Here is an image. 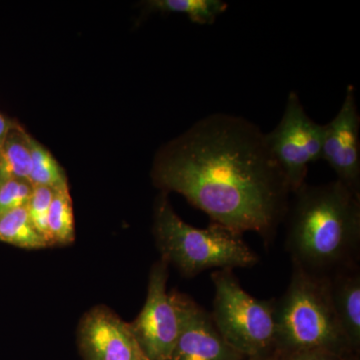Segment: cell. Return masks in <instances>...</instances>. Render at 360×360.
Returning <instances> with one entry per match:
<instances>
[{
	"label": "cell",
	"mask_w": 360,
	"mask_h": 360,
	"mask_svg": "<svg viewBox=\"0 0 360 360\" xmlns=\"http://www.w3.org/2000/svg\"><path fill=\"white\" fill-rule=\"evenodd\" d=\"M33 186L27 180L11 179L0 184V217L23 207L32 196Z\"/></svg>",
	"instance_id": "ac0fdd59"
},
{
	"label": "cell",
	"mask_w": 360,
	"mask_h": 360,
	"mask_svg": "<svg viewBox=\"0 0 360 360\" xmlns=\"http://www.w3.org/2000/svg\"><path fill=\"white\" fill-rule=\"evenodd\" d=\"M11 125L7 122L6 118L0 115V150H1L2 146H4V141H6L7 134H8L9 129H11Z\"/></svg>",
	"instance_id": "ffe728a7"
},
{
	"label": "cell",
	"mask_w": 360,
	"mask_h": 360,
	"mask_svg": "<svg viewBox=\"0 0 360 360\" xmlns=\"http://www.w3.org/2000/svg\"><path fill=\"white\" fill-rule=\"evenodd\" d=\"M347 360H356V356L355 355H350Z\"/></svg>",
	"instance_id": "7402d4cb"
},
{
	"label": "cell",
	"mask_w": 360,
	"mask_h": 360,
	"mask_svg": "<svg viewBox=\"0 0 360 360\" xmlns=\"http://www.w3.org/2000/svg\"><path fill=\"white\" fill-rule=\"evenodd\" d=\"M78 343L84 360H150L131 326L106 307H96L84 315Z\"/></svg>",
	"instance_id": "9c48e42d"
},
{
	"label": "cell",
	"mask_w": 360,
	"mask_h": 360,
	"mask_svg": "<svg viewBox=\"0 0 360 360\" xmlns=\"http://www.w3.org/2000/svg\"><path fill=\"white\" fill-rule=\"evenodd\" d=\"M360 115L354 85H347L335 117L324 124L321 160L333 168L338 181L360 196Z\"/></svg>",
	"instance_id": "ba28073f"
},
{
	"label": "cell",
	"mask_w": 360,
	"mask_h": 360,
	"mask_svg": "<svg viewBox=\"0 0 360 360\" xmlns=\"http://www.w3.org/2000/svg\"><path fill=\"white\" fill-rule=\"evenodd\" d=\"M47 225L51 245H65L75 240V217L68 184L53 189Z\"/></svg>",
	"instance_id": "9a60e30c"
},
{
	"label": "cell",
	"mask_w": 360,
	"mask_h": 360,
	"mask_svg": "<svg viewBox=\"0 0 360 360\" xmlns=\"http://www.w3.org/2000/svg\"><path fill=\"white\" fill-rule=\"evenodd\" d=\"M32 167L27 181L32 186H46L52 189L66 186L65 172L51 153L32 136L30 139Z\"/></svg>",
	"instance_id": "2e32d148"
},
{
	"label": "cell",
	"mask_w": 360,
	"mask_h": 360,
	"mask_svg": "<svg viewBox=\"0 0 360 360\" xmlns=\"http://www.w3.org/2000/svg\"><path fill=\"white\" fill-rule=\"evenodd\" d=\"M153 231L161 258L186 277L212 269H248L259 262L243 234L214 222L206 229L186 224L175 213L165 193L156 200Z\"/></svg>",
	"instance_id": "277c9868"
},
{
	"label": "cell",
	"mask_w": 360,
	"mask_h": 360,
	"mask_svg": "<svg viewBox=\"0 0 360 360\" xmlns=\"http://www.w3.org/2000/svg\"><path fill=\"white\" fill-rule=\"evenodd\" d=\"M168 264L162 258L149 274L146 304L130 323L135 338L150 360H167L182 328L181 293L167 292Z\"/></svg>",
	"instance_id": "52a82bcc"
},
{
	"label": "cell",
	"mask_w": 360,
	"mask_h": 360,
	"mask_svg": "<svg viewBox=\"0 0 360 360\" xmlns=\"http://www.w3.org/2000/svg\"><path fill=\"white\" fill-rule=\"evenodd\" d=\"M243 360H281L278 355L276 352H271V354L264 355H257V356L246 357Z\"/></svg>",
	"instance_id": "44dd1931"
},
{
	"label": "cell",
	"mask_w": 360,
	"mask_h": 360,
	"mask_svg": "<svg viewBox=\"0 0 360 360\" xmlns=\"http://www.w3.org/2000/svg\"><path fill=\"white\" fill-rule=\"evenodd\" d=\"M153 182L181 194L212 222L257 233L269 246L290 201L288 181L265 132L240 116L213 113L158 151Z\"/></svg>",
	"instance_id": "6da1fadb"
},
{
	"label": "cell",
	"mask_w": 360,
	"mask_h": 360,
	"mask_svg": "<svg viewBox=\"0 0 360 360\" xmlns=\"http://www.w3.org/2000/svg\"><path fill=\"white\" fill-rule=\"evenodd\" d=\"M0 241L28 250L49 246L33 226L26 206L0 217Z\"/></svg>",
	"instance_id": "5bb4252c"
},
{
	"label": "cell",
	"mask_w": 360,
	"mask_h": 360,
	"mask_svg": "<svg viewBox=\"0 0 360 360\" xmlns=\"http://www.w3.org/2000/svg\"><path fill=\"white\" fill-rule=\"evenodd\" d=\"M278 356L281 360H347L350 355L345 356V355L338 354L336 352H330V350L312 348V349L300 350V352L286 355H278Z\"/></svg>",
	"instance_id": "d6986e66"
},
{
	"label": "cell",
	"mask_w": 360,
	"mask_h": 360,
	"mask_svg": "<svg viewBox=\"0 0 360 360\" xmlns=\"http://www.w3.org/2000/svg\"><path fill=\"white\" fill-rule=\"evenodd\" d=\"M292 194L284 219L292 264L324 277L359 266L360 196L338 180L304 184Z\"/></svg>",
	"instance_id": "7a4b0ae2"
},
{
	"label": "cell",
	"mask_w": 360,
	"mask_h": 360,
	"mask_svg": "<svg viewBox=\"0 0 360 360\" xmlns=\"http://www.w3.org/2000/svg\"><path fill=\"white\" fill-rule=\"evenodd\" d=\"M329 290L336 319L350 350L356 354L360 347L359 266L329 276Z\"/></svg>",
	"instance_id": "8fae6325"
},
{
	"label": "cell",
	"mask_w": 360,
	"mask_h": 360,
	"mask_svg": "<svg viewBox=\"0 0 360 360\" xmlns=\"http://www.w3.org/2000/svg\"><path fill=\"white\" fill-rule=\"evenodd\" d=\"M323 135L324 124L312 120L298 94L290 91L281 122L265 139L291 194L307 184L309 165L321 160Z\"/></svg>",
	"instance_id": "8992f818"
},
{
	"label": "cell",
	"mask_w": 360,
	"mask_h": 360,
	"mask_svg": "<svg viewBox=\"0 0 360 360\" xmlns=\"http://www.w3.org/2000/svg\"><path fill=\"white\" fill-rule=\"evenodd\" d=\"M182 328L167 360H243L225 342L213 323L212 315L181 293Z\"/></svg>",
	"instance_id": "30bf717a"
},
{
	"label": "cell",
	"mask_w": 360,
	"mask_h": 360,
	"mask_svg": "<svg viewBox=\"0 0 360 360\" xmlns=\"http://www.w3.org/2000/svg\"><path fill=\"white\" fill-rule=\"evenodd\" d=\"M53 189L46 186H33L32 196L26 205L28 217L37 232L51 245L49 232V212Z\"/></svg>",
	"instance_id": "e0dca14e"
},
{
	"label": "cell",
	"mask_w": 360,
	"mask_h": 360,
	"mask_svg": "<svg viewBox=\"0 0 360 360\" xmlns=\"http://www.w3.org/2000/svg\"><path fill=\"white\" fill-rule=\"evenodd\" d=\"M30 136L22 129H9L0 150V184L6 180H27L32 167Z\"/></svg>",
	"instance_id": "7c38bea8"
},
{
	"label": "cell",
	"mask_w": 360,
	"mask_h": 360,
	"mask_svg": "<svg viewBox=\"0 0 360 360\" xmlns=\"http://www.w3.org/2000/svg\"><path fill=\"white\" fill-rule=\"evenodd\" d=\"M212 281L214 298L210 315L225 342L245 359L274 352L276 298L253 297L231 269L217 270Z\"/></svg>",
	"instance_id": "5b68a950"
},
{
	"label": "cell",
	"mask_w": 360,
	"mask_h": 360,
	"mask_svg": "<svg viewBox=\"0 0 360 360\" xmlns=\"http://www.w3.org/2000/svg\"><path fill=\"white\" fill-rule=\"evenodd\" d=\"M146 6L149 13L184 14L201 25H213L229 8L222 0H150Z\"/></svg>",
	"instance_id": "4fadbf2b"
},
{
	"label": "cell",
	"mask_w": 360,
	"mask_h": 360,
	"mask_svg": "<svg viewBox=\"0 0 360 360\" xmlns=\"http://www.w3.org/2000/svg\"><path fill=\"white\" fill-rule=\"evenodd\" d=\"M274 319V352L278 355L312 348L354 354L336 319L329 277L314 276L292 264L288 290L276 300Z\"/></svg>",
	"instance_id": "3957f363"
}]
</instances>
